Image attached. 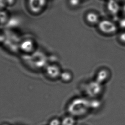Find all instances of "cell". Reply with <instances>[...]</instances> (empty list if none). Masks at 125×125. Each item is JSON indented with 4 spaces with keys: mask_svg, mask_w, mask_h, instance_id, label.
<instances>
[{
    "mask_svg": "<svg viewBox=\"0 0 125 125\" xmlns=\"http://www.w3.org/2000/svg\"><path fill=\"white\" fill-rule=\"evenodd\" d=\"M67 111L69 115L76 119L86 116L92 112L90 99L85 96L73 98L67 105Z\"/></svg>",
    "mask_w": 125,
    "mask_h": 125,
    "instance_id": "obj_1",
    "label": "cell"
},
{
    "mask_svg": "<svg viewBox=\"0 0 125 125\" xmlns=\"http://www.w3.org/2000/svg\"><path fill=\"white\" fill-rule=\"evenodd\" d=\"M104 85L95 79L86 83L83 87L85 97L89 99L100 98L104 92Z\"/></svg>",
    "mask_w": 125,
    "mask_h": 125,
    "instance_id": "obj_2",
    "label": "cell"
},
{
    "mask_svg": "<svg viewBox=\"0 0 125 125\" xmlns=\"http://www.w3.org/2000/svg\"><path fill=\"white\" fill-rule=\"evenodd\" d=\"M27 57L25 59H27L29 63H31L33 67L35 69H43L49 63L48 62V57L46 54L42 51H37L36 50L34 53L29 55H23Z\"/></svg>",
    "mask_w": 125,
    "mask_h": 125,
    "instance_id": "obj_3",
    "label": "cell"
},
{
    "mask_svg": "<svg viewBox=\"0 0 125 125\" xmlns=\"http://www.w3.org/2000/svg\"><path fill=\"white\" fill-rule=\"evenodd\" d=\"M47 4L48 0H27L26 7L31 14L38 16L44 12Z\"/></svg>",
    "mask_w": 125,
    "mask_h": 125,
    "instance_id": "obj_4",
    "label": "cell"
},
{
    "mask_svg": "<svg viewBox=\"0 0 125 125\" xmlns=\"http://www.w3.org/2000/svg\"><path fill=\"white\" fill-rule=\"evenodd\" d=\"M97 26L100 32L107 36L116 34L119 29L117 24L112 21L107 19L101 20Z\"/></svg>",
    "mask_w": 125,
    "mask_h": 125,
    "instance_id": "obj_5",
    "label": "cell"
},
{
    "mask_svg": "<svg viewBox=\"0 0 125 125\" xmlns=\"http://www.w3.org/2000/svg\"><path fill=\"white\" fill-rule=\"evenodd\" d=\"M19 50L23 55H29L36 50V42L34 38L30 36H26L21 38Z\"/></svg>",
    "mask_w": 125,
    "mask_h": 125,
    "instance_id": "obj_6",
    "label": "cell"
},
{
    "mask_svg": "<svg viewBox=\"0 0 125 125\" xmlns=\"http://www.w3.org/2000/svg\"><path fill=\"white\" fill-rule=\"evenodd\" d=\"M62 70L60 65L56 63H48L44 68L45 76L53 81L59 79Z\"/></svg>",
    "mask_w": 125,
    "mask_h": 125,
    "instance_id": "obj_7",
    "label": "cell"
},
{
    "mask_svg": "<svg viewBox=\"0 0 125 125\" xmlns=\"http://www.w3.org/2000/svg\"><path fill=\"white\" fill-rule=\"evenodd\" d=\"M106 8L109 14L113 18H116L121 10L122 7L117 0H107Z\"/></svg>",
    "mask_w": 125,
    "mask_h": 125,
    "instance_id": "obj_8",
    "label": "cell"
},
{
    "mask_svg": "<svg viewBox=\"0 0 125 125\" xmlns=\"http://www.w3.org/2000/svg\"><path fill=\"white\" fill-rule=\"evenodd\" d=\"M85 20L86 23L90 26H97L101 20L99 14L94 11L88 12L85 14Z\"/></svg>",
    "mask_w": 125,
    "mask_h": 125,
    "instance_id": "obj_9",
    "label": "cell"
},
{
    "mask_svg": "<svg viewBox=\"0 0 125 125\" xmlns=\"http://www.w3.org/2000/svg\"><path fill=\"white\" fill-rule=\"evenodd\" d=\"M110 74L109 70L107 68H101L97 73L94 79L104 85L109 80L110 76Z\"/></svg>",
    "mask_w": 125,
    "mask_h": 125,
    "instance_id": "obj_10",
    "label": "cell"
},
{
    "mask_svg": "<svg viewBox=\"0 0 125 125\" xmlns=\"http://www.w3.org/2000/svg\"><path fill=\"white\" fill-rule=\"evenodd\" d=\"M73 78L72 73L68 70H62L59 79L64 83H70Z\"/></svg>",
    "mask_w": 125,
    "mask_h": 125,
    "instance_id": "obj_11",
    "label": "cell"
},
{
    "mask_svg": "<svg viewBox=\"0 0 125 125\" xmlns=\"http://www.w3.org/2000/svg\"><path fill=\"white\" fill-rule=\"evenodd\" d=\"M76 118L68 115L61 120V125H76Z\"/></svg>",
    "mask_w": 125,
    "mask_h": 125,
    "instance_id": "obj_12",
    "label": "cell"
},
{
    "mask_svg": "<svg viewBox=\"0 0 125 125\" xmlns=\"http://www.w3.org/2000/svg\"><path fill=\"white\" fill-rule=\"evenodd\" d=\"M118 38L121 43L125 44V30H124L119 34Z\"/></svg>",
    "mask_w": 125,
    "mask_h": 125,
    "instance_id": "obj_13",
    "label": "cell"
},
{
    "mask_svg": "<svg viewBox=\"0 0 125 125\" xmlns=\"http://www.w3.org/2000/svg\"><path fill=\"white\" fill-rule=\"evenodd\" d=\"M48 125H61V120L56 118L52 119L49 121Z\"/></svg>",
    "mask_w": 125,
    "mask_h": 125,
    "instance_id": "obj_14",
    "label": "cell"
},
{
    "mask_svg": "<svg viewBox=\"0 0 125 125\" xmlns=\"http://www.w3.org/2000/svg\"><path fill=\"white\" fill-rule=\"evenodd\" d=\"M117 24L119 27V28H121L123 30H125V18L120 20Z\"/></svg>",
    "mask_w": 125,
    "mask_h": 125,
    "instance_id": "obj_15",
    "label": "cell"
},
{
    "mask_svg": "<svg viewBox=\"0 0 125 125\" xmlns=\"http://www.w3.org/2000/svg\"><path fill=\"white\" fill-rule=\"evenodd\" d=\"M81 0H70V5L72 6H78L81 3Z\"/></svg>",
    "mask_w": 125,
    "mask_h": 125,
    "instance_id": "obj_16",
    "label": "cell"
},
{
    "mask_svg": "<svg viewBox=\"0 0 125 125\" xmlns=\"http://www.w3.org/2000/svg\"><path fill=\"white\" fill-rule=\"evenodd\" d=\"M121 10H122L123 13L125 14V3H124L123 4V5L122 6V8H121Z\"/></svg>",
    "mask_w": 125,
    "mask_h": 125,
    "instance_id": "obj_17",
    "label": "cell"
},
{
    "mask_svg": "<svg viewBox=\"0 0 125 125\" xmlns=\"http://www.w3.org/2000/svg\"><path fill=\"white\" fill-rule=\"evenodd\" d=\"M118 0L119 2L120 1H123V0Z\"/></svg>",
    "mask_w": 125,
    "mask_h": 125,
    "instance_id": "obj_18",
    "label": "cell"
},
{
    "mask_svg": "<svg viewBox=\"0 0 125 125\" xmlns=\"http://www.w3.org/2000/svg\"><path fill=\"white\" fill-rule=\"evenodd\" d=\"M2 125H7V124H3Z\"/></svg>",
    "mask_w": 125,
    "mask_h": 125,
    "instance_id": "obj_19",
    "label": "cell"
},
{
    "mask_svg": "<svg viewBox=\"0 0 125 125\" xmlns=\"http://www.w3.org/2000/svg\"></svg>",
    "mask_w": 125,
    "mask_h": 125,
    "instance_id": "obj_20",
    "label": "cell"
}]
</instances>
